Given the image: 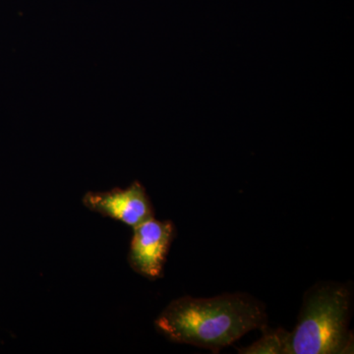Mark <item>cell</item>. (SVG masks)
Here are the masks:
<instances>
[{
	"instance_id": "obj_1",
	"label": "cell",
	"mask_w": 354,
	"mask_h": 354,
	"mask_svg": "<svg viewBox=\"0 0 354 354\" xmlns=\"http://www.w3.org/2000/svg\"><path fill=\"white\" fill-rule=\"evenodd\" d=\"M265 305L246 293L183 297L167 305L155 321L160 335L176 344L218 353L247 333L267 325Z\"/></svg>"
},
{
	"instance_id": "obj_2",
	"label": "cell",
	"mask_w": 354,
	"mask_h": 354,
	"mask_svg": "<svg viewBox=\"0 0 354 354\" xmlns=\"http://www.w3.org/2000/svg\"><path fill=\"white\" fill-rule=\"evenodd\" d=\"M353 292L335 281H321L305 293L295 329L290 334L288 354L353 353L349 329Z\"/></svg>"
},
{
	"instance_id": "obj_3",
	"label": "cell",
	"mask_w": 354,
	"mask_h": 354,
	"mask_svg": "<svg viewBox=\"0 0 354 354\" xmlns=\"http://www.w3.org/2000/svg\"><path fill=\"white\" fill-rule=\"evenodd\" d=\"M171 221L149 218L133 228L128 263L135 272L149 279H160L174 239Z\"/></svg>"
},
{
	"instance_id": "obj_4",
	"label": "cell",
	"mask_w": 354,
	"mask_h": 354,
	"mask_svg": "<svg viewBox=\"0 0 354 354\" xmlns=\"http://www.w3.org/2000/svg\"><path fill=\"white\" fill-rule=\"evenodd\" d=\"M82 203L90 211L132 228L153 216L150 198L139 181H134L124 189L114 188L104 192L86 193Z\"/></svg>"
},
{
	"instance_id": "obj_5",
	"label": "cell",
	"mask_w": 354,
	"mask_h": 354,
	"mask_svg": "<svg viewBox=\"0 0 354 354\" xmlns=\"http://www.w3.org/2000/svg\"><path fill=\"white\" fill-rule=\"evenodd\" d=\"M263 335L250 346L239 349L242 354H288L290 334L286 330L270 329L267 325L261 328Z\"/></svg>"
}]
</instances>
